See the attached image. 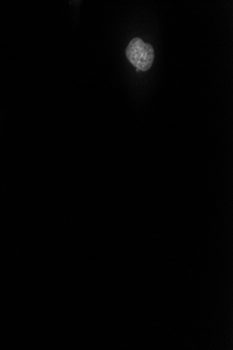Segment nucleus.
<instances>
[{
  "mask_svg": "<svg viewBox=\"0 0 233 350\" xmlns=\"http://www.w3.org/2000/svg\"><path fill=\"white\" fill-rule=\"evenodd\" d=\"M127 59L140 71H146L151 68L155 60V51L150 43L138 37L133 39L126 49Z\"/></svg>",
  "mask_w": 233,
  "mask_h": 350,
  "instance_id": "1",
  "label": "nucleus"
},
{
  "mask_svg": "<svg viewBox=\"0 0 233 350\" xmlns=\"http://www.w3.org/2000/svg\"><path fill=\"white\" fill-rule=\"evenodd\" d=\"M139 71H140V70H139V69H136V71H137V72H138Z\"/></svg>",
  "mask_w": 233,
  "mask_h": 350,
  "instance_id": "2",
  "label": "nucleus"
}]
</instances>
